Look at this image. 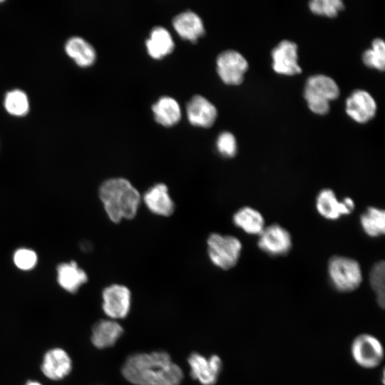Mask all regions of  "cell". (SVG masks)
<instances>
[{
  "mask_svg": "<svg viewBox=\"0 0 385 385\" xmlns=\"http://www.w3.org/2000/svg\"><path fill=\"white\" fill-rule=\"evenodd\" d=\"M383 260L374 265L369 274L370 286L375 294L379 307L384 309L385 304V265Z\"/></svg>",
  "mask_w": 385,
  "mask_h": 385,
  "instance_id": "484cf974",
  "label": "cell"
},
{
  "mask_svg": "<svg viewBox=\"0 0 385 385\" xmlns=\"http://www.w3.org/2000/svg\"><path fill=\"white\" fill-rule=\"evenodd\" d=\"M310 10L319 15L334 17L344 9L340 0H313L309 4Z\"/></svg>",
  "mask_w": 385,
  "mask_h": 385,
  "instance_id": "83f0119b",
  "label": "cell"
},
{
  "mask_svg": "<svg viewBox=\"0 0 385 385\" xmlns=\"http://www.w3.org/2000/svg\"><path fill=\"white\" fill-rule=\"evenodd\" d=\"M364 232L371 237H378L385 232V212L384 210L369 207L360 216Z\"/></svg>",
  "mask_w": 385,
  "mask_h": 385,
  "instance_id": "d4e9b609",
  "label": "cell"
},
{
  "mask_svg": "<svg viewBox=\"0 0 385 385\" xmlns=\"http://www.w3.org/2000/svg\"><path fill=\"white\" fill-rule=\"evenodd\" d=\"M235 225L250 235H259L265 227V220L257 210L245 206L235 212L232 217Z\"/></svg>",
  "mask_w": 385,
  "mask_h": 385,
  "instance_id": "44dd1931",
  "label": "cell"
},
{
  "mask_svg": "<svg viewBox=\"0 0 385 385\" xmlns=\"http://www.w3.org/2000/svg\"><path fill=\"white\" fill-rule=\"evenodd\" d=\"M190 376L202 385H214L222 368L221 358L217 354L209 357L192 352L188 358Z\"/></svg>",
  "mask_w": 385,
  "mask_h": 385,
  "instance_id": "9c48e42d",
  "label": "cell"
},
{
  "mask_svg": "<svg viewBox=\"0 0 385 385\" xmlns=\"http://www.w3.org/2000/svg\"><path fill=\"white\" fill-rule=\"evenodd\" d=\"M339 95L336 82L324 75L309 77L304 88V98L309 109L314 113L324 115L329 109V101Z\"/></svg>",
  "mask_w": 385,
  "mask_h": 385,
  "instance_id": "277c9868",
  "label": "cell"
},
{
  "mask_svg": "<svg viewBox=\"0 0 385 385\" xmlns=\"http://www.w3.org/2000/svg\"><path fill=\"white\" fill-rule=\"evenodd\" d=\"M72 362L70 356L62 349L54 348L48 351L43 359L41 371L51 380H60L71 371Z\"/></svg>",
  "mask_w": 385,
  "mask_h": 385,
  "instance_id": "9a60e30c",
  "label": "cell"
},
{
  "mask_svg": "<svg viewBox=\"0 0 385 385\" xmlns=\"http://www.w3.org/2000/svg\"><path fill=\"white\" fill-rule=\"evenodd\" d=\"M143 200L148 209L159 216L169 217L175 210V203L164 183H157L144 193Z\"/></svg>",
  "mask_w": 385,
  "mask_h": 385,
  "instance_id": "5bb4252c",
  "label": "cell"
},
{
  "mask_svg": "<svg viewBox=\"0 0 385 385\" xmlns=\"http://www.w3.org/2000/svg\"><path fill=\"white\" fill-rule=\"evenodd\" d=\"M5 111L16 118L25 117L30 111V102L26 93L20 88L8 91L4 97Z\"/></svg>",
  "mask_w": 385,
  "mask_h": 385,
  "instance_id": "cb8c5ba5",
  "label": "cell"
},
{
  "mask_svg": "<svg viewBox=\"0 0 385 385\" xmlns=\"http://www.w3.org/2000/svg\"><path fill=\"white\" fill-rule=\"evenodd\" d=\"M363 61L367 66L384 71L385 65V44L382 39L373 41L371 48L366 50L363 54Z\"/></svg>",
  "mask_w": 385,
  "mask_h": 385,
  "instance_id": "4316f807",
  "label": "cell"
},
{
  "mask_svg": "<svg viewBox=\"0 0 385 385\" xmlns=\"http://www.w3.org/2000/svg\"><path fill=\"white\" fill-rule=\"evenodd\" d=\"M292 245V237L287 230L279 224L265 227L259 235L257 246L270 256L287 255Z\"/></svg>",
  "mask_w": 385,
  "mask_h": 385,
  "instance_id": "ba28073f",
  "label": "cell"
},
{
  "mask_svg": "<svg viewBox=\"0 0 385 385\" xmlns=\"http://www.w3.org/2000/svg\"><path fill=\"white\" fill-rule=\"evenodd\" d=\"M25 385H42L41 384H40L39 382L38 381H29L26 382V384Z\"/></svg>",
  "mask_w": 385,
  "mask_h": 385,
  "instance_id": "4dcf8cb0",
  "label": "cell"
},
{
  "mask_svg": "<svg viewBox=\"0 0 385 385\" xmlns=\"http://www.w3.org/2000/svg\"><path fill=\"white\" fill-rule=\"evenodd\" d=\"M207 253L212 263L227 270L238 262L242 248L240 240L232 235L212 233L207 240Z\"/></svg>",
  "mask_w": 385,
  "mask_h": 385,
  "instance_id": "5b68a950",
  "label": "cell"
},
{
  "mask_svg": "<svg viewBox=\"0 0 385 385\" xmlns=\"http://www.w3.org/2000/svg\"><path fill=\"white\" fill-rule=\"evenodd\" d=\"M376 104L373 97L366 91L357 90L347 98L346 111L355 121L364 123L375 115Z\"/></svg>",
  "mask_w": 385,
  "mask_h": 385,
  "instance_id": "4fadbf2b",
  "label": "cell"
},
{
  "mask_svg": "<svg viewBox=\"0 0 385 385\" xmlns=\"http://www.w3.org/2000/svg\"><path fill=\"white\" fill-rule=\"evenodd\" d=\"M272 67L279 74L292 76L302 71L297 63V46L294 42L282 41L272 51Z\"/></svg>",
  "mask_w": 385,
  "mask_h": 385,
  "instance_id": "7c38bea8",
  "label": "cell"
},
{
  "mask_svg": "<svg viewBox=\"0 0 385 385\" xmlns=\"http://www.w3.org/2000/svg\"><path fill=\"white\" fill-rule=\"evenodd\" d=\"M13 260L19 269L28 271L36 267L38 257L36 253L31 249L19 248L14 252Z\"/></svg>",
  "mask_w": 385,
  "mask_h": 385,
  "instance_id": "f1b7e54d",
  "label": "cell"
},
{
  "mask_svg": "<svg viewBox=\"0 0 385 385\" xmlns=\"http://www.w3.org/2000/svg\"><path fill=\"white\" fill-rule=\"evenodd\" d=\"M247 68L246 59L236 51H225L217 56V71L219 76L227 84H240Z\"/></svg>",
  "mask_w": 385,
  "mask_h": 385,
  "instance_id": "30bf717a",
  "label": "cell"
},
{
  "mask_svg": "<svg viewBox=\"0 0 385 385\" xmlns=\"http://www.w3.org/2000/svg\"><path fill=\"white\" fill-rule=\"evenodd\" d=\"M56 271L59 285L70 293L77 292L88 281L86 272L74 261L59 264Z\"/></svg>",
  "mask_w": 385,
  "mask_h": 385,
  "instance_id": "d6986e66",
  "label": "cell"
},
{
  "mask_svg": "<svg viewBox=\"0 0 385 385\" xmlns=\"http://www.w3.org/2000/svg\"><path fill=\"white\" fill-rule=\"evenodd\" d=\"M103 310L111 319L116 320L127 317L130 309L131 293L125 285L113 284L106 287L102 292Z\"/></svg>",
  "mask_w": 385,
  "mask_h": 385,
  "instance_id": "52a82bcc",
  "label": "cell"
},
{
  "mask_svg": "<svg viewBox=\"0 0 385 385\" xmlns=\"http://www.w3.org/2000/svg\"><path fill=\"white\" fill-rule=\"evenodd\" d=\"M187 115L190 123L204 128L210 127L217 117V110L205 97L195 95L188 102Z\"/></svg>",
  "mask_w": 385,
  "mask_h": 385,
  "instance_id": "2e32d148",
  "label": "cell"
},
{
  "mask_svg": "<svg viewBox=\"0 0 385 385\" xmlns=\"http://www.w3.org/2000/svg\"><path fill=\"white\" fill-rule=\"evenodd\" d=\"M327 272L332 287L342 293L355 291L363 280L359 263L345 256H332L328 261Z\"/></svg>",
  "mask_w": 385,
  "mask_h": 385,
  "instance_id": "3957f363",
  "label": "cell"
},
{
  "mask_svg": "<svg viewBox=\"0 0 385 385\" xmlns=\"http://www.w3.org/2000/svg\"><path fill=\"white\" fill-rule=\"evenodd\" d=\"M145 43L149 55L157 59L169 54L174 48L171 35L162 26H156L152 29L150 38Z\"/></svg>",
  "mask_w": 385,
  "mask_h": 385,
  "instance_id": "7402d4cb",
  "label": "cell"
},
{
  "mask_svg": "<svg viewBox=\"0 0 385 385\" xmlns=\"http://www.w3.org/2000/svg\"><path fill=\"white\" fill-rule=\"evenodd\" d=\"M354 207V202L351 198L346 197L339 201L335 192L329 188L321 190L316 198L317 212L323 217L330 220H336L342 215H349Z\"/></svg>",
  "mask_w": 385,
  "mask_h": 385,
  "instance_id": "8fae6325",
  "label": "cell"
},
{
  "mask_svg": "<svg viewBox=\"0 0 385 385\" xmlns=\"http://www.w3.org/2000/svg\"><path fill=\"white\" fill-rule=\"evenodd\" d=\"M216 145L219 153L226 158H232L237 153L236 139L230 132L221 133L217 138Z\"/></svg>",
  "mask_w": 385,
  "mask_h": 385,
  "instance_id": "f546056e",
  "label": "cell"
},
{
  "mask_svg": "<svg viewBox=\"0 0 385 385\" xmlns=\"http://www.w3.org/2000/svg\"><path fill=\"white\" fill-rule=\"evenodd\" d=\"M173 25L183 38L190 41H196L205 32L202 21L197 14L191 11L175 16Z\"/></svg>",
  "mask_w": 385,
  "mask_h": 385,
  "instance_id": "ffe728a7",
  "label": "cell"
},
{
  "mask_svg": "<svg viewBox=\"0 0 385 385\" xmlns=\"http://www.w3.org/2000/svg\"><path fill=\"white\" fill-rule=\"evenodd\" d=\"M123 332V327L116 320L101 319L93 327L91 342L98 349L111 347L116 343Z\"/></svg>",
  "mask_w": 385,
  "mask_h": 385,
  "instance_id": "ac0fdd59",
  "label": "cell"
},
{
  "mask_svg": "<svg viewBox=\"0 0 385 385\" xmlns=\"http://www.w3.org/2000/svg\"><path fill=\"white\" fill-rule=\"evenodd\" d=\"M121 371L124 378L135 385H179L183 379L181 368L163 351L133 354Z\"/></svg>",
  "mask_w": 385,
  "mask_h": 385,
  "instance_id": "6da1fadb",
  "label": "cell"
},
{
  "mask_svg": "<svg viewBox=\"0 0 385 385\" xmlns=\"http://www.w3.org/2000/svg\"><path fill=\"white\" fill-rule=\"evenodd\" d=\"M64 51L80 68H88L92 66L96 59V53L93 46L81 36H73L66 39Z\"/></svg>",
  "mask_w": 385,
  "mask_h": 385,
  "instance_id": "e0dca14e",
  "label": "cell"
},
{
  "mask_svg": "<svg viewBox=\"0 0 385 385\" xmlns=\"http://www.w3.org/2000/svg\"><path fill=\"white\" fill-rule=\"evenodd\" d=\"M350 355L354 362L364 369L379 367L384 358V349L381 340L370 333H361L351 341Z\"/></svg>",
  "mask_w": 385,
  "mask_h": 385,
  "instance_id": "8992f818",
  "label": "cell"
},
{
  "mask_svg": "<svg viewBox=\"0 0 385 385\" xmlns=\"http://www.w3.org/2000/svg\"><path fill=\"white\" fill-rule=\"evenodd\" d=\"M99 197L109 219L118 223L135 217L141 196L127 179L113 178L105 180L99 188Z\"/></svg>",
  "mask_w": 385,
  "mask_h": 385,
  "instance_id": "7a4b0ae2",
  "label": "cell"
},
{
  "mask_svg": "<svg viewBox=\"0 0 385 385\" xmlns=\"http://www.w3.org/2000/svg\"><path fill=\"white\" fill-rule=\"evenodd\" d=\"M155 120L164 125L171 126L180 119L181 112L178 103L170 96H163L153 106Z\"/></svg>",
  "mask_w": 385,
  "mask_h": 385,
  "instance_id": "603a6c76",
  "label": "cell"
}]
</instances>
